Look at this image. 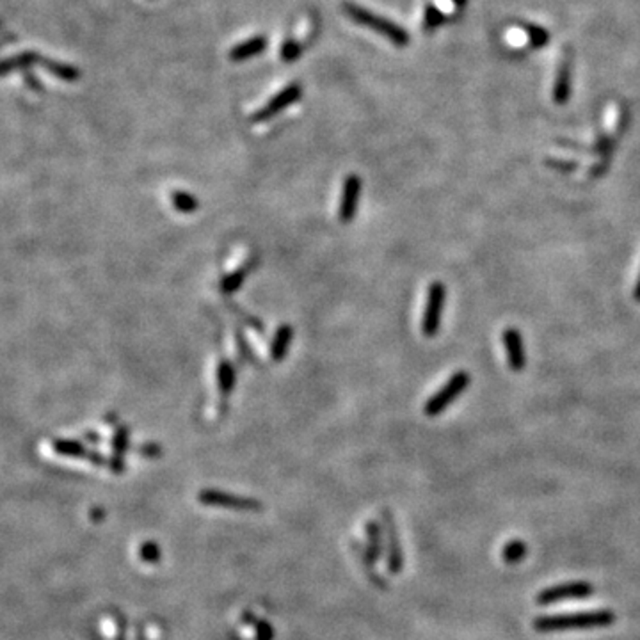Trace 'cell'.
Masks as SVG:
<instances>
[{"label":"cell","instance_id":"cell-5","mask_svg":"<svg viewBox=\"0 0 640 640\" xmlns=\"http://www.w3.org/2000/svg\"><path fill=\"white\" fill-rule=\"evenodd\" d=\"M445 301H447V288L441 281H434L427 292L426 309H423V318H421V333L427 338L438 335L439 327H441Z\"/></svg>","mask_w":640,"mask_h":640},{"label":"cell","instance_id":"cell-7","mask_svg":"<svg viewBox=\"0 0 640 640\" xmlns=\"http://www.w3.org/2000/svg\"><path fill=\"white\" fill-rule=\"evenodd\" d=\"M301 96H302L301 84L292 82V84H288L287 87H283L278 95L272 96V98L269 100V102H267L265 105L260 109V111L254 112L253 116H251V121H253V123H262V121L271 120V118H274L276 114H280L281 111H285V109L290 107L292 103H296L297 100L301 98Z\"/></svg>","mask_w":640,"mask_h":640},{"label":"cell","instance_id":"cell-4","mask_svg":"<svg viewBox=\"0 0 640 640\" xmlns=\"http://www.w3.org/2000/svg\"><path fill=\"white\" fill-rule=\"evenodd\" d=\"M198 502L205 507L232 509V511L254 512L262 511L263 503L251 496H241V494L226 493L221 489H203L198 493Z\"/></svg>","mask_w":640,"mask_h":640},{"label":"cell","instance_id":"cell-38","mask_svg":"<svg viewBox=\"0 0 640 640\" xmlns=\"http://www.w3.org/2000/svg\"><path fill=\"white\" fill-rule=\"evenodd\" d=\"M2 25H4V23H2V20H0V27H2ZM0 30H2V29H0Z\"/></svg>","mask_w":640,"mask_h":640},{"label":"cell","instance_id":"cell-21","mask_svg":"<svg viewBox=\"0 0 640 640\" xmlns=\"http://www.w3.org/2000/svg\"><path fill=\"white\" fill-rule=\"evenodd\" d=\"M171 201L173 206H175L178 212H181V214H192V212H196L199 208V201L196 199V196H192L190 192H185V190L173 192Z\"/></svg>","mask_w":640,"mask_h":640},{"label":"cell","instance_id":"cell-15","mask_svg":"<svg viewBox=\"0 0 640 640\" xmlns=\"http://www.w3.org/2000/svg\"><path fill=\"white\" fill-rule=\"evenodd\" d=\"M267 48V38L265 36H254V38L245 39L242 43H236L235 47L230 50L228 57L230 60L233 63H242V60H247L251 57L258 56V54H262L263 50Z\"/></svg>","mask_w":640,"mask_h":640},{"label":"cell","instance_id":"cell-29","mask_svg":"<svg viewBox=\"0 0 640 640\" xmlns=\"http://www.w3.org/2000/svg\"><path fill=\"white\" fill-rule=\"evenodd\" d=\"M546 166L560 173H573L576 168H578V164L573 162V160H559V159H546Z\"/></svg>","mask_w":640,"mask_h":640},{"label":"cell","instance_id":"cell-13","mask_svg":"<svg viewBox=\"0 0 640 640\" xmlns=\"http://www.w3.org/2000/svg\"><path fill=\"white\" fill-rule=\"evenodd\" d=\"M571 80H573V66L571 59H566L560 63L559 71H557V78H555L553 86V102L557 105H564L571 98Z\"/></svg>","mask_w":640,"mask_h":640},{"label":"cell","instance_id":"cell-28","mask_svg":"<svg viewBox=\"0 0 640 640\" xmlns=\"http://www.w3.org/2000/svg\"><path fill=\"white\" fill-rule=\"evenodd\" d=\"M615 148V141L610 137V135H599L594 142V151L597 155H602L603 159H610L612 151Z\"/></svg>","mask_w":640,"mask_h":640},{"label":"cell","instance_id":"cell-6","mask_svg":"<svg viewBox=\"0 0 640 640\" xmlns=\"http://www.w3.org/2000/svg\"><path fill=\"white\" fill-rule=\"evenodd\" d=\"M594 593L589 582H571V584L555 585L538 594V605H553V603L569 602V599H585Z\"/></svg>","mask_w":640,"mask_h":640},{"label":"cell","instance_id":"cell-9","mask_svg":"<svg viewBox=\"0 0 640 640\" xmlns=\"http://www.w3.org/2000/svg\"><path fill=\"white\" fill-rule=\"evenodd\" d=\"M361 178L357 175H351L345 178L344 184V192H342V201H340V212L338 219L342 223H351L356 217L357 206H360L361 198Z\"/></svg>","mask_w":640,"mask_h":640},{"label":"cell","instance_id":"cell-24","mask_svg":"<svg viewBox=\"0 0 640 640\" xmlns=\"http://www.w3.org/2000/svg\"><path fill=\"white\" fill-rule=\"evenodd\" d=\"M137 555L141 562L159 564L160 559H162V550H160V546L155 541H146L139 546Z\"/></svg>","mask_w":640,"mask_h":640},{"label":"cell","instance_id":"cell-30","mask_svg":"<svg viewBox=\"0 0 640 640\" xmlns=\"http://www.w3.org/2000/svg\"><path fill=\"white\" fill-rule=\"evenodd\" d=\"M139 452H141L144 457H150V459L160 457V454H162V450H160V447L157 443H146V445H142V447L139 448Z\"/></svg>","mask_w":640,"mask_h":640},{"label":"cell","instance_id":"cell-8","mask_svg":"<svg viewBox=\"0 0 640 640\" xmlns=\"http://www.w3.org/2000/svg\"><path fill=\"white\" fill-rule=\"evenodd\" d=\"M384 536H386V566L391 575H399L404 567V551L400 544L399 529L390 511H383Z\"/></svg>","mask_w":640,"mask_h":640},{"label":"cell","instance_id":"cell-35","mask_svg":"<svg viewBox=\"0 0 640 640\" xmlns=\"http://www.w3.org/2000/svg\"><path fill=\"white\" fill-rule=\"evenodd\" d=\"M633 297H635L637 302H640V274H639V280H637L635 290H633Z\"/></svg>","mask_w":640,"mask_h":640},{"label":"cell","instance_id":"cell-26","mask_svg":"<svg viewBox=\"0 0 640 640\" xmlns=\"http://www.w3.org/2000/svg\"><path fill=\"white\" fill-rule=\"evenodd\" d=\"M525 32L529 34L530 45H532L533 48L546 47L548 41H550V34H548V30H546L544 27L532 25V23H530V25L525 27Z\"/></svg>","mask_w":640,"mask_h":640},{"label":"cell","instance_id":"cell-14","mask_svg":"<svg viewBox=\"0 0 640 640\" xmlns=\"http://www.w3.org/2000/svg\"><path fill=\"white\" fill-rule=\"evenodd\" d=\"M130 445V430L126 427H120L112 439V457H111V464H109V468H111L112 473H123L125 472V454L129 450Z\"/></svg>","mask_w":640,"mask_h":640},{"label":"cell","instance_id":"cell-33","mask_svg":"<svg viewBox=\"0 0 640 640\" xmlns=\"http://www.w3.org/2000/svg\"><path fill=\"white\" fill-rule=\"evenodd\" d=\"M13 41H16V36L13 32H2V36H0V50L8 47L9 43H13Z\"/></svg>","mask_w":640,"mask_h":640},{"label":"cell","instance_id":"cell-34","mask_svg":"<svg viewBox=\"0 0 640 640\" xmlns=\"http://www.w3.org/2000/svg\"><path fill=\"white\" fill-rule=\"evenodd\" d=\"M103 511L102 509H93V512H91V518H93V520L95 521H98V520H103Z\"/></svg>","mask_w":640,"mask_h":640},{"label":"cell","instance_id":"cell-22","mask_svg":"<svg viewBox=\"0 0 640 640\" xmlns=\"http://www.w3.org/2000/svg\"><path fill=\"white\" fill-rule=\"evenodd\" d=\"M529 548L525 544L523 541L520 539H514V541H509L507 544L503 546L502 557L503 562L505 564H518L525 559V555H527Z\"/></svg>","mask_w":640,"mask_h":640},{"label":"cell","instance_id":"cell-2","mask_svg":"<svg viewBox=\"0 0 640 640\" xmlns=\"http://www.w3.org/2000/svg\"><path fill=\"white\" fill-rule=\"evenodd\" d=\"M344 11L353 22H356L357 25L368 27L377 34L384 36L386 39H390L391 43L395 45V47L404 48L409 45V34L406 32V29H402L400 25L393 23L388 18L379 16L375 14L374 11H368V9L361 8V5L353 4V2H345L344 4Z\"/></svg>","mask_w":640,"mask_h":640},{"label":"cell","instance_id":"cell-11","mask_svg":"<svg viewBox=\"0 0 640 640\" xmlns=\"http://www.w3.org/2000/svg\"><path fill=\"white\" fill-rule=\"evenodd\" d=\"M45 56L38 54L34 50H25L20 52L16 56L5 57V59H0V77H5L9 74H14V71H25V69L34 68V66H41L43 65Z\"/></svg>","mask_w":640,"mask_h":640},{"label":"cell","instance_id":"cell-18","mask_svg":"<svg viewBox=\"0 0 640 640\" xmlns=\"http://www.w3.org/2000/svg\"><path fill=\"white\" fill-rule=\"evenodd\" d=\"M241 621L245 624V626L253 628V632H254V637H256V640H272V639H274V628H272V624L269 623V621H265V619L254 615L251 610L242 612Z\"/></svg>","mask_w":640,"mask_h":640},{"label":"cell","instance_id":"cell-20","mask_svg":"<svg viewBox=\"0 0 640 640\" xmlns=\"http://www.w3.org/2000/svg\"><path fill=\"white\" fill-rule=\"evenodd\" d=\"M217 381H219V391L224 397H228L235 388V368L228 360H223L217 368Z\"/></svg>","mask_w":640,"mask_h":640},{"label":"cell","instance_id":"cell-25","mask_svg":"<svg viewBox=\"0 0 640 640\" xmlns=\"http://www.w3.org/2000/svg\"><path fill=\"white\" fill-rule=\"evenodd\" d=\"M302 54V43L301 41H297V39L290 38L287 39L283 45H281L280 50V57L283 63H294L301 57Z\"/></svg>","mask_w":640,"mask_h":640},{"label":"cell","instance_id":"cell-10","mask_svg":"<svg viewBox=\"0 0 640 640\" xmlns=\"http://www.w3.org/2000/svg\"><path fill=\"white\" fill-rule=\"evenodd\" d=\"M503 347H505V354H507V363L514 372H521L527 365V354H525V345H523V336L516 327H507L503 331Z\"/></svg>","mask_w":640,"mask_h":640},{"label":"cell","instance_id":"cell-37","mask_svg":"<svg viewBox=\"0 0 640 640\" xmlns=\"http://www.w3.org/2000/svg\"><path fill=\"white\" fill-rule=\"evenodd\" d=\"M452 2H454V5H457V8H463V5L466 4V0H452Z\"/></svg>","mask_w":640,"mask_h":640},{"label":"cell","instance_id":"cell-27","mask_svg":"<svg viewBox=\"0 0 640 640\" xmlns=\"http://www.w3.org/2000/svg\"><path fill=\"white\" fill-rule=\"evenodd\" d=\"M443 22H445V14L441 13V9H438L436 5H427L426 16H423V29H426V32H432Z\"/></svg>","mask_w":640,"mask_h":640},{"label":"cell","instance_id":"cell-36","mask_svg":"<svg viewBox=\"0 0 640 640\" xmlns=\"http://www.w3.org/2000/svg\"><path fill=\"white\" fill-rule=\"evenodd\" d=\"M137 640H146V633H144V628H141V626L137 628Z\"/></svg>","mask_w":640,"mask_h":640},{"label":"cell","instance_id":"cell-23","mask_svg":"<svg viewBox=\"0 0 640 640\" xmlns=\"http://www.w3.org/2000/svg\"><path fill=\"white\" fill-rule=\"evenodd\" d=\"M247 274H250V267H241V269H236L235 272L226 276V278L223 280V283H221V290H223V294L236 292V290L242 287V283L245 281Z\"/></svg>","mask_w":640,"mask_h":640},{"label":"cell","instance_id":"cell-16","mask_svg":"<svg viewBox=\"0 0 640 640\" xmlns=\"http://www.w3.org/2000/svg\"><path fill=\"white\" fill-rule=\"evenodd\" d=\"M294 338V329L290 324H281L278 327V331H276L274 338H272L271 344V357L272 361H283L287 357L288 349H290V344H292Z\"/></svg>","mask_w":640,"mask_h":640},{"label":"cell","instance_id":"cell-17","mask_svg":"<svg viewBox=\"0 0 640 640\" xmlns=\"http://www.w3.org/2000/svg\"><path fill=\"white\" fill-rule=\"evenodd\" d=\"M41 66L47 69L48 74L54 75V77L60 78V80H65V82H77L78 78H80V75H82L80 69H78L77 66L66 65V63H63V60L48 59V57H45L43 65H41Z\"/></svg>","mask_w":640,"mask_h":640},{"label":"cell","instance_id":"cell-19","mask_svg":"<svg viewBox=\"0 0 640 640\" xmlns=\"http://www.w3.org/2000/svg\"><path fill=\"white\" fill-rule=\"evenodd\" d=\"M54 450L59 456L65 457H77V459H89L91 450H87L80 441H74V439H57L54 441Z\"/></svg>","mask_w":640,"mask_h":640},{"label":"cell","instance_id":"cell-12","mask_svg":"<svg viewBox=\"0 0 640 640\" xmlns=\"http://www.w3.org/2000/svg\"><path fill=\"white\" fill-rule=\"evenodd\" d=\"M365 564L374 567L383 555V527L377 521H366L365 525Z\"/></svg>","mask_w":640,"mask_h":640},{"label":"cell","instance_id":"cell-1","mask_svg":"<svg viewBox=\"0 0 640 640\" xmlns=\"http://www.w3.org/2000/svg\"><path fill=\"white\" fill-rule=\"evenodd\" d=\"M615 623V614L612 610H591L569 615H546L533 621V630L539 633L569 632V630H594L606 628Z\"/></svg>","mask_w":640,"mask_h":640},{"label":"cell","instance_id":"cell-32","mask_svg":"<svg viewBox=\"0 0 640 640\" xmlns=\"http://www.w3.org/2000/svg\"><path fill=\"white\" fill-rule=\"evenodd\" d=\"M608 166H610V159H603L602 162H597L596 166H593V169H591V175H593V177H602V175H605V171L608 169Z\"/></svg>","mask_w":640,"mask_h":640},{"label":"cell","instance_id":"cell-31","mask_svg":"<svg viewBox=\"0 0 640 640\" xmlns=\"http://www.w3.org/2000/svg\"><path fill=\"white\" fill-rule=\"evenodd\" d=\"M22 75H23V80H25V84L30 87V89L38 91V93H39V91H43L41 82L38 80V77H36V75L32 74L30 69H25V71H22Z\"/></svg>","mask_w":640,"mask_h":640},{"label":"cell","instance_id":"cell-3","mask_svg":"<svg viewBox=\"0 0 640 640\" xmlns=\"http://www.w3.org/2000/svg\"><path fill=\"white\" fill-rule=\"evenodd\" d=\"M470 381H472V377H470L468 372H464V370L456 372V374L448 379L447 383L436 391L434 395L427 400L426 406H423V412H426L427 417H438V415H441V412L468 388Z\"/></svg>","mask_w":640,"mask_h":640}]
</instances>
